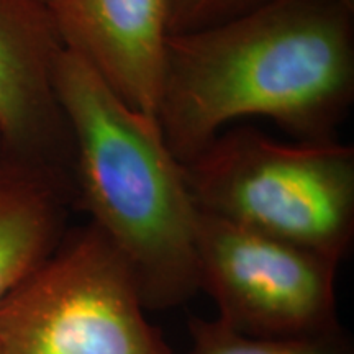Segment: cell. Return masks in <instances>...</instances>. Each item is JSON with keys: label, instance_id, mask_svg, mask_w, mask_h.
Wrapping results in <instances>:
<instances>
[{"label": "cell", "instance_id": "cell-1", "mask_svg": "<svg viewBox=\"0 0 354 354\" xmlns=\"http://www.w3.org/2000/svg\"><path fill=\"white\" fill-rule=\"evenodd\" d=\"M353 100L354 0H268L167 37L154 118L184 165L248 117L336 140Z\"/></svg>", "mask_w": 354, "mask_h": 354}, {"label": "cell", "instance_id": "cell-2", "mask_svg": "<svg viewBox=\"0 0 354 354\" xmlns=\"http://www.w3.org/2000/svg\"><path fill=\"white\" fill-rule=\"evenodd\" d=\"M56 92L73 145V196L88 223L125 259L146 308L189 302L201 292V212L156 118L130 107L66 48Z\"/></svg>", "mask_w": 354, "mask_h": 354}, {"label": "cell", "instance_id": "cell-3", "mask_svg": "<svg viewBox=\"0 0 354 354\" xmlns=\"http://www.w3.org/2000/svg\"><path fill=\"white\" fill-rule=\"evenodd\" d=\"M201 214L313 251L335 263L354 241V148L331 141L282 143L232 127L184 162Z\"/></svg>", "mask_w": 354, "mask_h": 354}, {"label": "cell", "instance_id": "cell-4", "mask_svg": "<svg viewBox=\"0 0 354 354\" xmlns=\"http://www.w3.org/2000/svg\"><path fill=\"white\" fill-rule=\"evenodd\" d=\"M131 269L94 225L66 233L0 304L3 354H172Z\"/></svg>", "mask_w": 354, "mask_h": 354}, {"label": "cell", "instance_id": "cell-5", "mask_svg": "<svg viewBox=\"0 0 354 354\" xmlns=\"http://www.w3.org/2000/svg\"><path fill=\"white\" fill-rule=\"evenodd\" d=\"M197 261L216 320L238 333L294 338L339 328V264L325 256L201 214Z\"/></svg>", "mask_w": 354, "mask_h": 354}, {"label": "cell", "instance_id": "cell-6", "mask_svg": "<svg viewBox=\"0 0 354 354\" xmlns=\"http://www.w3.org/2000/svg\"><path fill=\"white\" fill-rule=\"evenodd\" d=\"M63 51L44 3L0 0V138L6 154L73 183V145L56 92Z\"/></svg>", "mask_w": 354, "mask_h": 354}, {"label": "cell", "instance_id": "cell-7", "mask_svg": "<svg viewBox=\"0 0 354 354\" xmlns=\"http://www.w3.org/2000/svg\"><path fill=\"white\" fill-rule=\"evenodd\" d=\"M46 7L66 50L154 118L171 0H48Z\"/></svg>", "mask_w": 354, "mask_h": 354}, {"label": "cell", "instance_id": "cell-8", "mask_svg": "<svg viewBox=\"0 0 354 354\" xmlns=\"http://www.w3.org/2000/svg\"><path fill=\"white\" fill-rule=\"evenodd\" d=\"M71 196L59 172L7 154L0 161V304L63 240Z\"/></svg>", "mask_w": 354, "mask_h": 354}, {"label": "cell", "instance_id": "cell-9", "mask_svg": "<svg viewBox=\"0 0 354 354\" xmlns=\"http://www.w3.org/2000/svg\"><path fill=\"white\" fill-rule=\"evenodd\" d=\"M187 354H354L342 330L294 338H258L238 333L220 320L192 318L189 322Z\"/></svg>", "mask_w": 354, "mask_h": 354}, {"label": "cell", "instance_id": "cell-10", "mask_svg": "<svg viewBox=\"0 0 354 354\" xmlns=\"http://www.w3.org/2000/svg\"><path fill=\"white\" fill-rule=\"evenodd\" d=\"M268 0H171L169 35L220 24Z\"/></svg>", "mask_w": 354, "mask_h": 354}, {"label": "cell", "instance_id": "cell-11", "mask_svg": "<svg viewBox=\"0 0 354 354\" xmlns=\"http://www.w3.org/2000/svg\"><path fill=\"white\" fill-rule=\"evenodd\" d=\"M3 158H6V148H3V141L0 138V161H2Z\"/></svg>", "mask_w": 354, "mask_h": 354}, {"label": "cell", "instance_id": "cell-12", "mask_svg": "<svg viewBox=\"0 0 354 354\" xmlns=\"http://www.w3.org/2000/svg\"><path fill=\"white\" fill-rule=\"evenodd\" d=\"M39 2H41V3H44V6H46V3H48V0H39Z\"/></svg>", "mask_w": 354, "mask_h": 354}, {"label": "cell", "instance_id": "cell-13", "mask_svg": "<svg viewBox=\"0 0 354 354\" xmlns=\"http://www.w3.org/2000/svg\"><path fill=\"white\" fill-rule=\"evenodd\" d=\"M0 354H3V353H2V349H0Z\"/></svg>", "mask_w": 354, "mask_h": 354}]
</instances>
